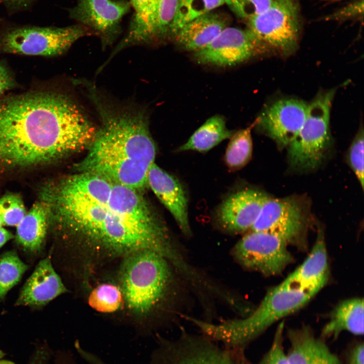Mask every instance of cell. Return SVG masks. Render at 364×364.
Returning a JSON list of instances; mask_svg holds the SVG:
<instances>
[{
  "label": "cell",
  "instance_id": "6da1fadb",
  "mask_svg": "<svg viewBox=\"0 0 364 364\" xmlns=\"http://www.w3.org/2000/svg\"><path fill=\"white\" fill-rule=\"evenodd\" d=\"M97 129L62 91L43 89L0 98V173L53 162L88 149Z\"/></svg>",
  "mask_w": 364,
  "mask_h": 364
},
{
  "label": "cell",
  "instance_id": "7a4b0ae2",
  "mask_svg": "<svg viewBox=\"0 0 364 364\" xmlns=\"http://www.w3.org/2000/svg\"><path fill=\"white\" fill-rule=\"evenodd\" d=\"M81 84L86 89L101 126L86 156L77 164V171L138 191L144 189L156 150L146 114L106 100L92 83L84 80Z\"/></svg>",
  "mask_w": 364,
  "mask_h": 364
},
{
  "label": "cell",
  "instance_id": "3957f363",
  "mask_svg": "<svg viewBox=\"0 0 364 364\" xmlns=\"http://www.w3.org/2000/svg\"><path fill=\"white\" fill-rule=\"evenodd\" d=\"M313 297L280 284L268 290L259 306L242 318L218 324L188 315L186 319L198 328L203 335L221 343L224 348L244 351L274 324L303 307Z\"/></svg>",
  "mask_w": 364,
  "mask_h": 364
},
{
  "label": "cell",
  "instance_id": "277c9868",
  "mask_svg": "<svg viewBox=\"0 0 364 364\" xmlns=\"http://www.w3.org/2000/svg\"><path fill=\"white\" fill-rule=\"evenodd\" d=\"M172 269L166 259L151 250L124 257L119 274L120 289L134 315L146 317L165 301L173 285Z\"/></svg>",
  "mask_w": 364,
  "mask_h": 364
},
{
  "label": "cell",
  "instance_id": "5b68a950",
  "mask_svg": "<svg viewBox=\"0 0 364 364\" xmlns=\"http://www.w3.org/2000/svg\"><path fill=\"white\" fill-rule=\"evenodd\" d=\"M335 94V89L320 93L308 105L306 118L288 147V160L292 167L314 169L326 157L331 143L330 115Z\"/></svg>",
  "mask_w": 364,
  "mask_h": 364
},
{
  "label": "cell",
  "instance_id": "8992f818",
  "mask_svg": "<svg viewBox=\"0 0 364 364\" xmlns=\"http://www.w3.org/2000/svg\"><path fill=\"white\" fill-rule=\"evenodd\" d=\"M94 35L86 27L76 24L64 27L17 26L0 32V52L54 57L65 53L79 38Z\"/></svg>",
  "mask_w": 364,
  "mask_h": 364
},
{
  "label": "cell",
  "instance_id": "52a82bcc",
  "mask_svg": "<svg viewBox=\"0 0 364 364\" xmlns=\"http://www.w3.org/2000/svg\"><path fill=\"white\" fill-rule=\"evenodd\" d=\"M181 331L176 339H158L148 364H250L243 351L220 347L204 335Z\"/></svg>",
  "mask_w": 364,
  "mask_h": 364
},
{
  "label": "cell",
  "instance_id": "ba28073f",
  "mask_svg": "<svg viewBox=\"0 0 364 364\" xmlns=\"http://www.w3.org/2000/svg\"><path fill=\"white\" fill-rule=\"evenodd\" d=\"M247 20V28L266 47L288 55L297 46L299 13L294 0H272L263 12Z\"/></svg>",
  "mask_w": 364,
  "mask_h": 364
},
{
  "label": "cell",
  "instance_id": "9c48e42d",
  "mask_svg": "<svg viewBox=\"0 0 364 364\" xmlns=\"http://www.w3.org/2000/svg\"><path fill=\"white\" fill-rule=\"evenodd\" d=\"M288 244L270 233L252 231L235 245L232 254L242 266L266 276L278 275L292 262Z\"/></svg>",
  "mask_w": 364,
  "mask_h": 364
},
{
  "label": "cell",
  "instance_id": "30bf717a",
  "mask_svg": "<svg viewBox=\"0 0 364 364\" xmlns=\"http://www.w3.org/2000/svg\"><path fill=\"white\" fill-rule=\"evenodd\" d=\"M251 229L275 235L299 249L306 247V219L294 198H268Z\"/></svg>",
  "mask_w": 364,
  "mask_h": 364
},
{
  "label": "cell",
  "instance_id": "8fae6325",
  "mask_svg": "<svg viewBox=\"0 0 364 364\" xmlns=\"http://www.w3.org/2000/svg\"><path fill=\"white\" fill-rule=\"evenodd\" d=\"M131 7L127 0H76L69 17L99 36L105 47L121 31V21Z\"/></svg>",
  "mask_w": 364,
  "mask_h": 364
},
{
  "label": "cell",
  "instance_id": "7c38bea8",
  "mask_svg": "<svg viewBox=\"0 0 364 364\" xmlns=\"http://www.w3.org/2000/svg\"><path fill=\"white\" fill-rule=\"evenodd\" d=\"M265 48L248 29L226 27L209 44L195 52L194 57L199 64L232 66L247 61Z\"/></svg>",
  "mask_w": 364,
  "mask_h": 364
},
{
  "label": "cell",
  "instance_id": "4fadbf2b",
  "mask_svg": "<svg viewBox=\"0 0 364 364\" xmlns=\"http://www.w3.org/2000/svg\"><path fill=\"white\" fill-rule=\"evenodd\" d=\"M308 105L295 99H282L267 106L256 119L257 125L279 148L288 147L301 127Z\"/></svg>",
  "mask_w": 364,
  "mask_h": 364
},
{
  "label": "cell",
  "instance_id": "5bb4252c",
  "mask_svg": "<svg viewBox=\"0 0 364 364\" xmlns=\"http://www.w3.org/2000/svg\"><path fill=\"white\" fill-rule=\"evenodd\" d=\"M269 197L260 191L245 189L229 196L217 210V221L224 230L239 233L251 229Z\"/></svg>",
  "mask_w": 364,
  "mask_h": 364
},
{
  "label": "cell",
  "instance_id": "9a60e30c",
  "mask_svg": "<svg viewBox=\"0 0 364 364\" xmlns=\"http://www.w3.org/2000/svg\"><path fill=\"white\" fill-rule=\"evenodd\" d=\"M329 268L325 235L318 227L316 240L307 257L281 284L313 296L327 283Z\"/></svg>",
  "mask_w": 364,
  "mask_h": 364
},
{
  "label": "cell",
  "instance_id": "2e32d148",
  "mask_svg": "<svg viewBox=\"0 0 364 364\" xmlns=\"http://www.w3.org/2000/svg\"><path fill=\"white\" fill-rule=\"evenodd\" d=\"M149 186L161 203L173 215L186 236L191 234L188 213V198L180 183L154 163L147 176Z\"/></svg>",
  "mask_w": 364,
  "mask_h": 364
},
{
  "label": "cell",
  "instance_id": "e0dca14e",
  "mask_svg": "<svg viewBox=\"0 0 364 364\" xmlns=\"http://www.w3.org/2000/svg\"><path fill=\"white\" fill-rule=\"evenodd\" d=\"M67 290L55 270L51 258L39 261L23 286L16 305L40 306L44 305Z\"/></svg>",
  "mask_w": 364,
  "mask_h": 364
},
{
  "label": "cell",
  "instance_id": "ac0fdd59",
  "mask_svg": "<svg viewBox=\"0 0 364 364\" xmlns=\"http://www.w3.org/2000/svg\"><path fill=\"white\" fill-rule=\"evenodd\" d=\"M290 347L287 355L290 364H341L322 337L315 336L310 328L289 329Z\"/></svg>",
  "mask_w": 364,
  "mask_h": 364
},
{
  "label": "cell",
  "instance_id": "d6986e66",
  "mask_svg": "<svg viewBox=\"0 0 364 364\" xmlns=\"http://www.w3.org/2000/svg\"><path fill=\"white\" fill-rule=\"evenodd\" d=\"M226 27L225 19L211 11L184 25L175 35L176 40L185 50L195 52L209 44Z\"/></svg>",
  "mask_w": 364,
  "mask_h": 364
},
{
  "label": "cell",
  "instance_id": "ffe728a7",
  "mask_svg": "<svg viewBox=\"0 0 364 364\" xmlns=\"http://www.w3.org/2000/svg\"><path fill=\"white\" fill-rule=\"evenodd\" d=\"M363 300L360 298L346 299L339 303L331 312L324 327L321 337L336 338L342 332L353 335L363 334Z\"/></svg>",
  "mask_w": 364,
  "mask_h": 364
},
{
  "label": "cell",
  "instance_id": "44dd1931",
  "mask_svg": "<svg viewBox=\"0 0 364 364\" xmlns=\"http://www.w3.org/2000/svg\"><path fill=\"white\" fill-rule=\"evenodd\" d=\"M49 222L46 205L41 201L35 203L16 226V241L30 251H39L44 241Z\"/></svg>",
  "mask_w": 364,
  "mask_h": 364
},
{
  "label": "cell",
  "instance_id": "7402d4cb",
  "mask_svg": "<svg viewBox=\"0 0 364 364\" xmlns=\"http://www.w3.org/2000/svg\"><path fill=\"white\" fill-rule=\"evenodd\" d=\"M234 133L233 131L226 127L225 119L222 116L214 115L208 119L177 151L194 150L205 152L223 140L230 139Z\"/></svg>",
  "mask_w": 364,
  "mask_h": 364
},
{
  "label": "cell",
  "instance_id": "603a6c76",
  "mask_svg": "<svg viewBox=\"0 0 364 364\" xmlns=\"http://www.w3.org/2000/svg\"><path fill=\"white\" fill-rule=\"evenodd\" d=\"M133 15L127 32L113 52L111 57L122 49L147 43L152 0H129Z\"/></svg>",
  "mask_w": 364,
  "mask_h": 364
},
{
  "label": "cell",
  "instance_id": "cb8c5ba5",
  "mask_svg": "<svg viewBox=\"0 0 364 364\" xmlns=\"http://www.w3.org/2000/svg\"><path fill=\"white\" fill-rule=\"evenodd\" d=\"M255 122L248 127L234 132L228 144L224 161L231 170H237L245 166L250 161L253 149L251 130Z\"/></svg>",
  "mask_w": 364,
  "mask_h": 364
},
{
  "label": "cell",
  "instance_id": "d4e9b609",
  "mask_svg": "<svg viewBox=\"0 0 364 364\" xmlns=\"http://www.w3.org/2000/svg\"><path fill=\"white\" fill-rule=\"evenodd\" d=\"M177 0H152L147 43L161 39L169 32Z\"/></svg>",
  "mask_w": 364,
  "mask_h": 364
},
{
  "label": "cell",
  "instance_id": "484cf974",
  "mask_svg": "<svg viewBox=\"0 0 364 364\" xmlns=\"http://www.w3.org/2000/svg\"><path fill=\"white\" fill-rule=\"evenodd\" d=\"M223 4L224 0H177L169 32L175 35L187 23Z\"/></svg>",
  "mask_w": 364,
  "mask_h": 364
},
{
  "label": "cell",
  "instance_id": "4316f807",
  "mask_svg": "<svg viewBox=\"0 0 364 364\" xmlns=\"http://www.w3.org/2000/svg\"><path fill=\"white\" fill-rule=\"evenodd\" d=\"M123 299L120 287L111 283H103L90 293L88 303L98 312L112 313L120 309Z\"/></svg>",
  "mask_w": 364,
  "mask_h": 364
},
{
  "label": "cell",
  "instance_id": "83f0119b",
  "mask_svg": "<svg viewBox=\"0 0 364 364\" xmlns=\"http://www.w3.org/2000/svg\"><path fill=\"white\" fill-rule=\"evenodd\" d=\"M28 267L14 251L0 256V299L20 281Z\"/></svg>",
  "mask_w": 364,
  "mask_h": 364
},
{
  "label": "cell",
  "instance_id": "f1b7e54d",
  "mask_svg": "<svg viewBox=\"0 0 364 364\" xmlns=\"http://www.w3.org/2000/svg\"><path fill=\"white\" fill-rule=\"evenodd\" d=\"M26 213L23 201L16 194H8L0 199V215L3 225L16 226Z\"/></svg>",
  "mask_w": 364,
  "mask_h": 364
},
{
  "label": "cell",
  "instance_id": "f546056e",
  "mask_svg": "<svg viewBox=\"0 0 364 364\" xmlns=\"http://www.w3.org/2000/svg\"><path fill=\"white\" fill-rule=\"evenodd\" d=\"M363 139V130L362 127L358 130L353 140L346 156L347 162L356 176L362 190L364 182Z\"/></svg>",
  "mask_w": 364,
  "mask_h": 364
},
{
  "label": "cell",
  "instance_id": "4dcf8cb0",
  "mask_svg": "<svg viewBox=\"0 0 364 364\" xmlns=\"http://www.w3.org/2000/svg\"><path fill=\"white\" fill-rule=\"evenodd\" d=\"M239 17L246 20L265 11L272 0H224Z\"/></svg>",
  "mask_w": 364,
  "mask_h": 364
},
{
  "label": "cell",
  "instance_id": "1f68e13d",
  "mask_svg": "<svg viewBox=\"0 0 364 364\" xmlns=\"http://www.w3.org/2000/svg\"><path fill=\"white\" fill-rule=\"evenodd\" d=\"M284 323L278 326L268 351L257 364H290L283 345Z\"/></svg>",
  "mask_w": 364,
  "mask_h": 364
},
{
  "label": "cell",
  "instance_id": "d6a6232c",
  "mask_svg": "<svg viewBox=\"0 0 364 364\" xmlns=\"http://www.w3.org/2000/svg\"><path fill=\"white\" fill-rule=\"evenodd\" d=\"M363 0L356 1L326 17L327 20H344L363 15Z\"/></svg>",
  "mask_w": 364,
  "mask_h": 364
},
{
  "label": "cell",
  "instance_id": "836d02e7",
  "mask_svg": "<svg viewBox=\"0 0 364 364\" xmlns=\"http://www.w3.org/2000/svg\"><path fill=\"white\" fill-rule=\"evenodd\" d=\"M16 86V81L7 65L0 60V98L6 92Z\"/></svg>",
  "mask_w": 364,
  "mask_h": 364
},
{
  "label": "cell",
  "instance_id": "e575fe53",
  "mask_svg": "<svg viewBox=\"0 0 364 364\" xmlns=\"http://www.w3.org/2000/svg\"><path fill=\"white\" fill-rule=\"evenodd\" d=\"M348 364H364V344H356L350 351Z\"/></svg>",
  "mask_w": 364,
  "mask_h": 364
},
{
  "label": "cell",
  "instance_id": "d590c367",
  "mask_svg": "<svg viewBox=\"0 0 364 364\" xmlns=\"http://www.w3.org/2000/svg\"><path fill=\"white\" fill-rule=\"evenodd\" d=\"M50 356L49 349L40 347L33 354L28 364H46Z\"/></svg>",
  "mask_w": 364,
  "mask_h": 364
},
{
  "label": "cell",
  "instance_id": "8d00e7d4",
  "mask_svg": "<svg viewBox=\"0 0 364 364\" xmlns=\"http://www.w3.org/2000/svg\"><path fill=\"white\" fill-rule=\"evenodd\" d=\"M34 1V0H0V3L4 4L9 8L18 9L27 6Z\"/></svg>",
  "mask_w": 364,
  "mask_h": 364
},
{
  "label": "cell",
  "instance_id": "74e56055",
  "mask_svg": "<svg viewBox=\"0 0 364 364\" xmlns=\"http://www.w3.org/2000/svg\"><path fill=\"white\" fill-rule=\"evenodd\" d=\"M13 237L14 236L11 232L3 226L0 227V248Z\"/></svg>",
  "mask_w": 364,
  "mask_h": 364
},
{
  "label": "cell",
  "instance_id": "f35d334b",
  "mask_svg": "<svg viewBox=\"0 0 364 364\" xmlns=\"http://www.w3.org/2000/svg\"><path fill=\"white\" fill-rule=\"evenodd\" d=\"M74 357L69 353L59 356L57 364H77Z\"/></svg>",
  "mask_w": 364,
  "mask_h": 364
},
{
  "label": "cell",
  "instance_id": "ab89813d",
  "mask_svg": "<svg viewBox=\"0 0 364 364\" xmlns=\"http://www.w3.org/2000/svg\"><path fill=\"white\" fill-rule=\"evenodd\" d=\"M3 222H2V219H1V215H0V227L3 226Z\"/></svg>",
  "mask_w": 364,
  "mask_h": 364
},
{
  "label": "cell",
  "instance_id": "60d3db41",
  "mask_svg": "<svg viewBox=\"0 0 364 364\" xmlns=\"http://www.w3.org/2000/svg\"><path fill=\"white\" fill-rule=\"evenodd\" d=\"M324 1H337L340 0H324Z\"/></svg>",
  "mask_w": 364,
  "mask_h": 364
}]
</instances>
